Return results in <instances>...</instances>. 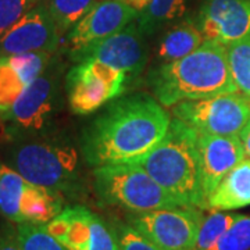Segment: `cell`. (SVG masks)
<instances>
[{
	"label": "cell",
	"instance_id": "1",
	"mask_svg": "<svg viewBox=\"0 0 250 250\" xmlns=\"http://www.w3.org/2000/svg\"><path fill=\"white\" fill-rule=\"evenodd\" d=\"M171 117L146 93L116 98L81 131V152L90 168L139 161L167 134Z\"/></svg>",
	"mask_w": 250,
	"mask_h": 250
},
{
	"label": "cell",
	"instance_id": "2",
	"mask_svg": "<svg viewBox=\"0 0 250 250\" xmlns=\"http://www.w3.org/2000/svg\"><path fill=\"white\" fill-rule=\"evenodd\" d=\"M3 161L28 182L78 199L86 190L83 156L80 142L65 129L7 138Z\"/></svg>",
	"mask_w": 250,
	"mask_h": 250
},
{
	"label": "cell",
	"instance_id": "3",
	"mask_svg": "<svg viewBox=\"0 0 250 250\" xmlns=\"http://www.w3.org/2000/svg\"><path fill=\"white\" fill-rule=\"evenodd\" d=\"M147 85L163 106L238 92L229 70L227 46L205 41L195 52L160 62L147 74Z\"/></svg>",
	"mask_w": 250,
	"mask_h": 250
},
{
	"label": "cell",
	"instance_id": "4",
	"mask_svg": "<svg viewBox=\"0 0 250 250\" xmlns=\"http://www.w3.org/2000/svg\"><path fill=\"white\" fill-rule=\"evenodd\" d=\"M199 132L172 117L167 134L139 163L179 206L206 208Z\"/></svg>",
	"mask_w": 250,
	"mask_h": 250
},
{
	"label": "cell",
	"instance_id": "5",
	"mask_svg": "<svg viewBox=\"0 0 250 250\" xmlns=\"http://www.w3.org/2000/svg\"><path fill=\"white\" fill-rule=\"evenodd\" d=\"M65 72L62 54L56 52L45 71L28 85L16 103L0 117L6 139L57 128V117L67 102Z\"/></svg>",
	"mask_w": 250,
	"mask_h": 250
},
{
	"label": "cell",
	"instance_id": "6",
	"mask_svg": "<svg viewBox=\"0 0 250 250\" xmlns=\"http://www.w3.org/2000/svg\"><path fill=\"white\" fill-rule=\"evenodd\" d=\"M92 188L100 205L142 213L179 206L136 161L92 168Z\"/></svg>",
	"mask_w": 250,
	"mask_h": 250
},
{
	"label": "cell",
	"instance_id": "7",
	"mask_svg": "<svg viewBox=\"0 0 250 250\" xmlns=\"http://www.w3.org/2000/svg\"><path fill=\"white\" fill-rule=\"evenodd\" d=\"M128 75L96 60L74 62L65 72L64 89L74 114L88 116L123 95Z\"/></svg>",
	"mask_w": 250,
	"mask_h": 250
},
{
	"label": "cell",
	"instance_id": "8",
	"mask_svg": "<svg viewBox=\"0 0 250 250\" xmlns=\"http://www.w3.org/2000/svg\"><path fill=\"white\" fill-rule=\"evenodd\" d=\"M171 113L200 134L239 136L250 120V102L246 95L231 92L179 102Z\"/></svg>",
	"mask_w": 250,
	"mask_h": 250
},
{
	"label": "cell",
	"instance_id": "9",
	"mask_svg": "<svg viewBox=\"0 0 250 250\" xmlns=\"http://www.w3.org/2000/svg\"><path fill=\"white\" fill-rule=\"evenodd\" d=\"M203 208L175 206L142 213H128L131 224L161 250H192L205 218Z\"/></svg>",
	"mask_w": 250,
	"mask_h": 250
},
{
	"label": "cell",
	"instance_id": "10",
	"mask_svg": "<svg viewBox=\"0 0 250 250\" xmlns=\"http://www.w3.org/2000/svg\"><path fill=\"white\" fill-rule=\"evenodd\" d=\"M146 38L138 20H134L121 31L90 43L68 60L72 62L96 60L118 68L126 75L138 77L149 62L150 49Z\"/></svg>",
	"mask_w": 250,
	"mask_h": 250
},
{
	"label": "cell",
	"instance_id": "11",
	"mask_svg": "<svg viewBox=\"0 0 250 250\" xmlns=\"http://www.w3.org/2000/svg\"><path fill=\"white\" fill-rule=\"evenodd\" d=\"M62 38L46 1L41 0L3 36L0 41V57L27 52L56 53Z\"/></svg>",
	"mask_w": 250,
	"mask_h": 250
},
{
	"label": "cell",
	"instance_id": "12",
	"mask_svg": "<svg viewBox=\"0 0 250 250\" xmlns=\"http://www.w3.org/2000/svg\"><path fill=\"white\" fill-rule=\"evenodd\" d=\"M138 18V13L123 0H99L67 34V59L90 43L121 31Z\"/></svg>",
	"mask_w": 250,
	"mask_h": 250
},
{
	"label": "cell",
	"instance_id": "13",
	"mask_svg": "<svg viewBox=\"0 0 250 250\" xmlns=\"http://www.w3.org/2000/svg\"><path fill=\"white\" fill-rule=\"evenodd\" d=\"M195 21L205 41L229 45L250 36V0H203Z\"/></svg>",
	"mask_w": 250,
	"mask_h": 250
},
{
	"label": "cell",
	"instance_id": "14",
	"mask_svg": "<svg viewBox=\"0 0 250 250\" xmlns=\"http://www.w3.org/2000/svg\"><path fill=\"white\" fill-rule=\"evenodd\" d=\"M199 147L202 160V184L207 203V197L213 193V190L233 167L246 159V154L239 136L199 132Z\"/></svg>",
	"mask_w": 250,
	"mask_h": 250
},
{
	"label": "cell",
	"instance_id": "15",
	"mask_svg": "<svg viewBox=\"0 0 250 250\" xmlns=\"http://www.w3.org/2000/svg\"><path fill=\"white\" fill-rule=\"evenodd\" d=\"M92 214L93 211L85 206H68L46 224L45 228L67 249L88 250Z\"/></svg>",
	"mask_w": 250,
	"mask_h": 250
},
{
	"label": "cell",
	"instance_id": "16",
	"mask_svg": "<svg viewBox=\"0 0 250 250\" xmlns=\"http://www.w3.org/2000/svg\"><path fill=\"white\" fill-rule=\"evenodd\" d=\"M246 206H250V159H243L224 177L207 197L206 208L229 211Z\"/></svg>",
	"mask_w": 250,
	"mask_h": 250
},
{
	"label": "cell",
	"instance_id": "17",
	"mask_svg": "<svg viewBox=\"0 0 250 250\" xmlns=\"http://www.w3.org/2000/svg\"><path fill=\"white\" fill-rule=\"evenodd\" d=\"M205 42L195 18H182L177 24L166 29L161 36L156 59L160 62H171L184 59L195 52Z\"/></svg>",
	"mask_w": 250,
	"mask_h": 250
},
{
	"label": "cell",
	"instance_id": "18",
	"mask_svg": "<svg viewBox=\"0 0 250 250\" xmlns=\"http://www.w3.org/2000/svg\"><path fill=\"white\" fill-rule=\"evenodd\" d=\"M64 200L65 197L60 192L28 182L20 206L22 223L46 225L62 213Z\"/></svg>",
	"mask_w": 250,
	"mask_h": 250
},
{
	"label": "cell",
	"instance_id": "19",
	"mask_svg": "<svg viewBox=\"0 0 250 250\" xmlns=\"http://www.w3.org/2000/svg\"><path fill=\"white\" fill-rule=\"evenodd\" d=\"M187 13V0H150L138 14V24L146 36H152L177 24Z\"/></svg>",
	"mask_w": 250,
	"mask_h": 250
},
{
	"label": "cell",
	"instance_id": "20",
	"mask_svg": "<svg viewBox=\"0 0 250 250\" xmlns=\"http://www.w3.org/2000/svg\"><path fill=\"white\" fill-rule=\"evenodd\" d=\"M28 181L4 161H0V215L11 223H22L21 199Z\"/></svg>",
	"mask_w": 250,
	"mask_h": 250
},
{
	"label": "cell",
	"instance_id": "21",
	"mask_svg": "<svg viewBox=\"0 0 250 250\" xmlns=\"http://www.w3.org/2000/svg\"><path fill=\"white\" fill-rule=\"evenodd\" d=\"M241 214L236 213H225L220 210H211V213L206 215L199 228L196 242L192 250H211L221 239Z\"/></svg>",
	"mask_w": 250,
	"mask_h": 250
},
{
	"label": "cell",
	"instance_id": "22",
	"mask_svg": "<svg viewBox=\"0 0 250 250\" xmlns=\"http://www.w3.org/2000/svg\"><path fill=\"white\" fill-rule=\"evenodd\" d=\"M59 32L64 36L99 0H45Z\"/></svg>",
	"mask_w": 250,
	"mask_h": 250
},
{
	"label": "cell",
	"instance_id": "23",
	"mask_svg": "<svg viewBox=\"0 0 250 250\" xmlns=\"http://www.w3.org/2000/svg\"><path fill=\"white\" fill-rule=\"evenodd\" d=\"M227 54L236 88L250 98V36L227 45Z\"/></svg>",
	"mask_w": 250,
	"mask_h": 250
},
{
	"label": "cell",
	"instance_id": "24",
	"mask_svg": "<svg viewBox=\"0 0 250 250\" xmlns=\"http://www.w3.org/2000/svg\"><path fill=\"white\" fill-rule=\"evenodd\" d=\"M27 86L28 83L9 56L0 57V117L16 103Z\"/></svg>",
	"mask_w": 250,
	"mask_h": 250
},
{
	"label": "cell",
	"instance_id": "25",
	"mask_svg": "<svg viewBox=\"0 0 250 250\" xmlns=\"http://www.w3.org/2000/svg\"><path fill=\"white\" fill-rule=\"evenodd\" d=\"M17 232L22 250H70L47 232L45 225L18 223Z\"/></svg>",
	"mask_w": 250,
	"mask_h": 250
},
{
	"label": "cell",
	"instance_id": "26",
	"mask_svg": "<svg viewBox=\"0 0 250 250\" xmlns=\"http://www.w3.org/2000/svg\"><path fill=\"white\" fill-rule=\"evenodd\" d=\"M110 225L114 231L120 250H161L156 243H153L126 221L124 223L116 220Z\"/></svg>",
	"mask_w": 250,
	"mask_h": 250
},
{
	"label": "cell",
	"instance_id": "27",
	"mask_svg": "<svg viewBox=\"0 0 250 250\" xmlns=\"http://www.w3.org/2000/svg\"><path fill=\"white\" fill-rule=\"evenodd\" d=\"M211 250H250V215H242Z\"/></svg>",
	"mask_w": 250,
	"mask_h": 250
},
{
	"label": "cell",
	"instance_id": "28",
	"mask_svg": "<svg viewBox=\"0 0 250 250\" xmlns=\"http://www.w3.org/2000/svg\"><path fill=\"white\" fill-rule=\"evenodd\" d=\"M88 250H120L111 225L96 213L92 214L90 221V239Z\"/></svg>",
	"mask_w": 250,
	"mask_h": 250
},
{
	"label": "cell",
	"instance_id": "29",
	"mask_svg": "<svg viewBox=\"0 0 250 250\" xmlns=\"http://www.w3.org/2000/svg\"><path fill=\"white\" fill-rule=\"evenodd\" d=\"M41 0H0V41L28 10Z\"/></svg>",
	"mask_w": 250,
	"mask_h": 250
},
{
	"label": "cell",
	"instance_id": "30",
	"mask_svg": "<svg viewBox=\"0 0 250 250\" xmlns=\"http://www.w3.org/2000/svg\"><path fill=\"white\" fill-rule=\"evenodd\" d=\"M0 250H22L17 227H14L11 221L0 225Z\"/></svg>",
	"mask_w": 250,
	"mask_h": 250
},
{
	"label": "cell",
	"instance_id": "31",
	"mask_svg": "<svg viewBox=\"0 0 250 250\" xmlns=\"http://www.w3.org/2000/svg\"><path fill=\"white\" fill-rule=\"evenodd\" d=\"M239 138H241L242 143H243V149H245V154H246V157L250 159V120H249V123L245 125V128L242 129Z\"/></svg>",
	"mask_w": 250,
	"mask_h": 250
},
{
	"label": "cell",
	"instance_id": "32",
	"mask_svg": "<svg viewBox=\"0 0 250 250\" xmlns=\"http://www.w3.org/2000/svg\"><path fill=\"white\" fill-rule=\"evenodd\" d=\"M123 1L126 3L129 7H132L138 14H141L143 10L149 6V3H150V0H123Z\"/></svg>",
	"mask_w": 250,
	"mask_h": 250
}]
</instances>
